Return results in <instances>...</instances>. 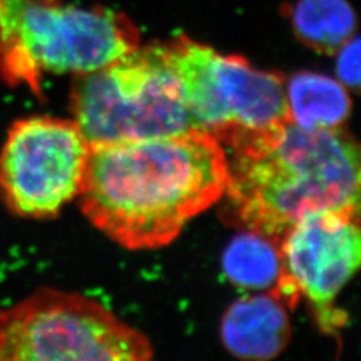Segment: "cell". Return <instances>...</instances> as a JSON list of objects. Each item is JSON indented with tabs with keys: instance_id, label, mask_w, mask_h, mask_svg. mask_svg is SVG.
Wrapping results in <instances>:
<instances>
[{
	"instance_id": "obj_5",
	"label": "cell",
	"mask_w": 361,
	"mask_h": 361,
	"mask_svg": "<svg viewBox=\"0 0 361 361\" xmlns=\"http://www.w3.org/2000/svg\"><path fill=\"white\" fill-rule=\"evenodd\" d=\"M150 340L97 300L40 288L0 312V360L146 361Z\"/></svg>"
},
{
	"instance_id": "obj_10",
	"label": "cell",
	"mask_w": 361,
	"mask_h": 361,
	"mask_svg": "<svg viewBox=\"0 0 361 361\" xmlns=\"http://www.w3.org/2000/svg\"><path fill=\"white\" fill-rule=\"evenodd\" d=\"M285 94L290 119L301 129H338L348 119L352 102L340 80L298 73L285 83Z\"/></svg>"
},
{
	"instance_id": "obj_4",
	"label": "cell",
	"mask_w": 361,
	"mask_h": 361,
	"mask_svg": "<svg viewBox=\"0 0 361 361\" xmlns=\"http://www.w3.org/2000/svg\"><path fill=\"white\" fill-rule=\"evenodd\" d=\"M70 110L89 145L194 130L165 43L138 47L102 68L74 75Z\"/></svg>"
},
{
	"instance_id": "obj_1",
	"label": "cell",
	"mask_w": 361,
	"mask_h": 361,
	"mask_svg": "<svg viewBox=\"0 0 361 361\" xmlns=\"http://www.w3.org/2000/svg\"><path fill=\"white\" fill-rule=\"evenodd\" d=\"M228 176L225 147L201 130L89 145L77 198L85 217L118 245L158 249L224 197Z\"/></svg>"
},
{
	"instance_id": "obj_7",
	"label": "cell",
	"mask_w": 361,
	"mask_h": 361,
	"mask_svg": "<svg viewBox=\"0 0 361 361\" xmlns=\"http://www.w3.org/2000/svg\"><path fill=\"white\" fill-rule=\"evenodd\" d=\"M89 143L73 119H18L0 150V195L13 214L52 219L79 194Z\"/></svg>"
},
{
	"instance_id": "obj_8",
	"label": "cell",
	"mask_w": 361,
	"mask_h": 361,
	"mask_svg": "<svg viewBox=\"0 0 361 361\" xmlns=\"http://www.w3.org/2000/svg\"><path fill=\"white\" fill-rule=\"evenodd\" d=\"M359 212H313L298 219L279 243L281 274L271 292L288 310L304 297L328 335L345 322L336 298L360 265Z\"/></svg>"
},
{
	"instance_id": "obj_2",
	"label": "cell",
	"mask_w": 361,
	"mask_h": 361,
	"mask_svg": "<svg viewBox=\"0 0 361 361\" xmlns=\"http://www.w3.org/2000/svg\"><path fill=\"white\" fill-rule=\"evenodd\" d=\"M228 149L224 195L246 231L280 243L310 213L360 210V150L343 128L305 130L286 119Z\"/></svg>"
},
{
	"instance_id": "obj_13",
	"label": "cell",
	"mask_w": 361,
	"mask_h": 361,
	"mask_svg": "<svg viewBox=\"0 0 361 361\" xmlns=\"http://www.w3.org/2000/svg\"><path fill=\"white\" fill-rule=\"evenodd\" d=\"M337 54L336 73L338 80L347 87L359 90L360 86V39L352 37L340 47Z\"/></svg>"
},
{
	"instance_id": "obj_12",
	"label": "cell",
	"mask_w": 361,
	"mask_h": 361,
	"mask_svg": "<svg viewBox=\"0 0 361 361\" xmlns=\"http://www.w3.org/2000/svg\"><path fill=\"white\" fill-rule=\"evenodd\" d=\"M222 271L240 289L269 292L281 274L279 243L252 231L240 233L224 250Z\"/></svg>"
},
{
	"instance_id": "obj_6",
	"label": "cell",
	"mask_w": 361,
	"mask_h": 361,
	"mask_svg": "<svg viewBox=\"0 0 361 361\" xmlns=\"http://www.w3.org/2000/svg\"><path fill=\"white\" fill-rule=\"evenodd\" d=\"M194 129L224 147L246 134L290 119L280 73L258 70L238 55H221L188 37L165 43Z\"/></svg>"
},
{
	"instance_id": "obj_9",
	"label": "cell",
	"mask_w": 361,
	"mask_h": 361,
	"mask_svg": "<svg viewBox=\"0 0 361 361\" xmlns=\"http://www.w3.org/2000/svg\"><path fill=\"white\" fill-rule=\"evenodd\" d=\"M290 337L288 308L271 290L235 300L221 322L225 348L243 360H271L284 352Z\"/></svg>"
},
{
	"instance_id": "obj_11",
	"label": "cell",
	"mask_w": 361,
	"mask_h": 361,
	"mask_svg": "<svg viewBox=\"0 0 361 361\" xmlns=\"http://www.w3.org/2000/svg\"><path fill=\"white\" fill-rule=\"evenodd\" d=\"M289 16L297 39L326 55L338 51L356 30V15L347 0H298Z\"/></svg>"
},
{
	"instance_id": "obj_3",
	"label": "cell",
	"mask_w": 361,
	"mask_h": 361,
	"mask_svg": "<svg viewBox=\"0 0 361 361\" xmlns=\"http://www.w3.org/2000/svg\"><path fill=\"white\" fill-rule=\"evenodd\" d=\"M140 47L123 13L62 0H0V74L40 92V77L102 68Z\"/></svg>"
}]
</instances>
